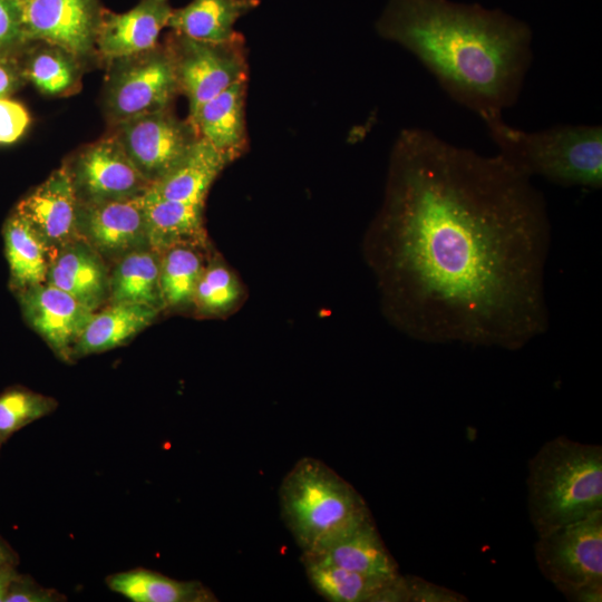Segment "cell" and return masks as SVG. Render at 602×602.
Instances as JSON below:
<instances>
[{"label":"cell","mask_w":602,"mask_h":602,"mask_svg":"<svg viewBox=\"0 0 602 602\" xmlns=\"http://www.w3.org/2000/svg\"><path fill=\"white\" fill-rule=\"evenodd\" d=\"M77 200L65 166L55 169L16 206L45 241L54 255L66 243L78 237Z\"/></svg>","instance_id":"obj_14"},{"label":"cell","mask_w":602,"mask_h":602,"mask_svg":"<svg viewBox=\"0 0 602 602\" xmlns=\"http://www.w3.org/2000/svg\"><path fill=\"white\" fill-rule=\"evenodd\" d=\"M43 43L29 56L22 76L49 96L75 91L80 85L81 61L57 46Z\"/></svg>","instance_id":"obj_28"},{"label":"cell","mask_w":602,"mask_h":602,"mask_svg":"<svg viewBox=\"0 0 602 602\" xmlns=\"http://www.w3.org/2000/svg\"><path fill=\"white\" fill-rule=\"evenodd\" d=\"M534 556L563 595L602 583V511L537 535Z\"/></svg>","instance_id":"obj_7"},{"label":"cell","mask_w":602,"mask_h":602,"mask_svg":"<svg viewBox=\"0 0 602 602\" xmlns=\"http://www.w3.org/2000/svg\"><path fill=\"white\" fill-rule=\"evenodd\" d=\"M110 591L133 602H212L214 593L196 580L182 581L136 567L106 577Z\"/></svg>","instance_id":"obj_25"},{"label":"cell","mask_w":602,"mask_h":602,"mask_svg":"<svg viewBox=\"0 0 602 602\" xmlns=\"http://www.w3.org/2000/svg\"><path fill=\"white\" fill-rule=\"evenodd\" d=\"M245 94L246 80L237 81L203 104L188 118L198 136L231 162L247 146Z\"/></svg>","instance_id":"obj_19"},{"label":"cell","mask_w":602,"mask_h":602,"mask_svg":"<svg viewBox=\"0 0 602 602\" xmlns=\"http://www.w3.org/2000/svg\"><path fill=\"white\" fill-rule=\"evenodd\" d=\"M66 595L37 583L31 576L18 573L13 579L6 602H60Z\"/></svg>","instance_id":"obj_33"},{"label":"cell","mask_w":602,"mask_h":602,"mask_svg":"<svg viewBox=\"0 0 602 602\" xmlns=\"http://www.w3.org/2000/svg\"><path fill=\"white\" fill-rule=\"evenodd\" d=\"M172 11L169 0H140L123 13L101 12L96 51L111 61L154 48Z\"/></svg>","instance_id":"obj_15"},{"label":"cell","mask_w":602,"mask_h":602,"mask_svg":"<svg viewBox=\"0 0 602 602\" xmlns=\"http://www.w3.org/2000/svg\"><path fill=\"white\" fill-rule=\"evenodd\" d=\"M2 235L11 292L46 283L54 253L16 210L6 220Z\"/></svg>","instance_id":"obj_22"},{"label":"cell","mask_w":602,"mask_h":602,"mask_svg":"<svg viewBox=\"0 0 602 602\" xmlns=\"http://www.w3.org/2000/svg\"><path fill=\"white\" fill-rule=\"evenodd\" d=\"M282 518L302 552L371 517L360 493L336 470L313 457L299 459L279 488Z\"/></svg>","instance_id":"obj_5"},{"label":"cell","mask_w":602,"mask_h":602,"mask_svg":"<svg viewBox=\"0 0 602 602\" xmlns=\"http://www.w3.org/2000/svg\"><path fill=\"white\" fill-rule=\"evenodd\" d=\"M58 401L23 386H11L0 394V453L19 430L52 414Z\"/></svg>","instance_id":"obj_29"},{"label":"cell","mask_w":602,"mask_h":602,"mask_svg":"<svg viewBox=\"0 0 602 602\" xmlns=\"http://www.w3.org/2000/svg\"><path fill=\"white\" fill-rule=\"evenodd\" d=\"M30 124L26 107L8 97L0 98V144L18 140Z\"/></svg>","instance_id":"obj_32"},{"label":"cell","mask_w":602,"mask_h":602,"mask_svg":"<svg viewBox=\"0 0 602 602\" xmlns=\"http://www.w3.org/2000/svg\"><path fill=\"white\" fill-rule=\"evenodd\" d=\"M14 295L27 324L45 340L57 358L67 363L74 362V348L94 312L47 282Z\"/></svg>","instance_id":"obj_13"},{"label":"cell","mask_w":602,"mask_h":602,"mask_svg":"<svg viewBox=\"0 0 602 602\" xmlns=\"http://www.w3.org/2000/svg\"><path fill=\"white\" fill-rule=\"evenodd\" d=\"M485 125L497 154L524 175L564 187L601 188V125L565 124L527 132L503 117Z\"/></svg>","instance_id":"obj_4"},{"label":"cell","mask_w":602,"mask_h":602,"mask_svg":"<svg viewBox=\"0 0 602 602\" xmlns=\"http://www.w3.org/2000/svg\"><path fill=\"white\" fill-rule=\"evenodd\" d=\"M19 556L13 547L0 535V570L17 567Z\"/></svg>","instance_id":"obj_37"},{"label":"cell","mask_w":602,"mask_h":602,"mask_svg":"<svg viewBox=\"0 0 602 602\" xmlns=\"http://www.w3.org/2000/svg\"><path fill=\"white\" fill-rule=\"evenodd\" d=\"M405 602H463L466 596L414 575H404Z\"/></svg>","instance_id":"obj_31"},{"label":"cell","mask_w":602,"mask_h":602,"mask_svg":"<svg viewBox=\"0 0 602 602\" xmlns=\"http://www.w3.org/2000/svg\"><path fill=\"white\" fill-rule=\"evenodd\" d=\"M21 7L25 41L57 46L80 61L96 51L98 0H26Z\"/></svg>","instance_id":"obj_11"},{"label":"cell","mask_w":602,"mask_h":602,"mask_svg":"<svg viewBox=\"0 0 602 602\" xmlns=\"http://www.w3.org/2000/svg\"><path fill=\"white\" fill-rule=\"evenodd\" d=\"M527 511L537 535L602 511V447L566 436L544 443L527 463Z\"/></svg>","instance_id":"obj_3"},{"label":"cell","mask_w":602,"mask_h":602,"mask_svg":"<svg viewBox=\"0 0 602 602\" xmlns=\"http://www.w3.org/2000/svg\"><path fill=\"white\" fill-rule=\"evenodd\" d=\"M46 282L64 290L93 312L109 300V265L79 237L56 252Z\"/></svg>","instance_id":"obj_16"},{"label":"cell","mask_w":602,"mask_h":602,"mask_svg":"<svg viewBox=\"0 0 602 602\" xmlns=\"http://www.w3.org/2000/svg\"><path fill=\"white\" fill-rule=\"evenodd\" d=\"M545 198L499 154L408 128L366 242L392 322L426 343L516 351L550 327Z\"/></svg>","instance_id":"obj_1"},{"label":"cell","mask_w":602,"mask_h":602,"mask_svg":"<svg viewBox=\"0 0 602 602\" xmlns=\"http://www.w3.org/2000/svg\"><path fill=\"white\" fill-rule=\"evenodd\" d=\"M143 195L78 205L77 235L108 265L130 252L151 247Z\"/></svg>","instance_id":"obj_12"},{"label":"cell","mask_w":602,"mask_h":602,"mask_svg":"<svg viewBox=\"0 0 602 602\" xmlns=\"http://www.w3.org/2000/svg\"><path fill=\"white\" fill-rule=\"evenodd\" d=\"M179 244L159 253V288L164 310H182L193 305L195 289L206 265L202 249Z\"/></svg>","instance_id":"obj_27"},{"label":"cell","mask_w":602,"mask_h":602,"mask_svg":"<svg viewBox=\"0 0 602 602\" xmlns=\"http://www.w3.org/2000/svg\"><path fill=\"white\" fill-rule=\"evenodd\" d=\"M108 303H130L164 310L159 288V253L151 247L126 254L109 268Z\"/></svg>","instance_id":"obj_26"},{"label":"cell","mask_w":602,"mask_h":602,"mask_svg":"<svg viewBox=\"0 0 602 602\" xmlns=\"http://www.w3.org/2000/svg\"><path fill=\"white\" fill-rule=\"evenodd\" d=\"M230 163L208 142L198 137L186 155L146 192L159 198L204 205L211 185Z\"/></svg>","instance_id":"obj_20"},{"label":"cell","mask_w":602,"mask_h":602,"mask_svg":"<svg viewBox=\"0 0 602 602\" xmlns=\"http://www.w3.org/2000/svg\"><path fill=\"white\" fill-rule=\"evenodd\" d=\"M143 200L151 249L161 253L179 244L206 245L204 205L159 198L147 192Z\"/></svg>","instance_id":"obj_24"},{"label":"cell","mask_w":602,"mask_h":602,"mask_svg":"<svg viewBox=\"0 0 602 602\" xmlns=\"http://www.w3.org/2000/svg\"><path fill=\"white\" fill-rule=\"evenodd\" d=\"M376 28L484 123L502 118L517 101L533 60L530 27L478 4L389 0Z\"/></svg>","instance_id":"obj_2"},{"label":"cell","mask_w":602,"mask_h":602,"mask_svg":"<svg viewBox=\"0 0 602 602\" xmlns=\"http://www.w3.org/2000/svg\"><path fill=\"white\" fill-rule=\"evenodd\" d=\"M64 166L80 204L130 198L149 187L113 134L84 146Z\"/></svg>","instance_id":"obj_10"},{"label":"cell","mask_w":602,"mask_h":602,"mask_svg":"<svg viewBox=\"0 0 602 602\" xmlns=\"http://www.w3.org/2000/svg\"><path fill=\"white\" fill-rule=\"evenodd\" d=\"M564 596L567 600L575 602H601L602 583L579 588L566 593Z\"/></svg>","instance_id":"obj_36"},{"label":"cell","mask_w":602,"mask_h":602,"mask_svg":"<svg viewBox=\"0 0 602 602\" xmlns=\"http://www.w3.org/2000/svg\"><path fill=\"white\" fill-rule=\"evenodd\" d=\"M18 573L17 567L0 570V602H6L9 588Z\"/></svg>","instance_id":"obj_38"},{"label":"cell","mask_w":602,"mask_h":602,"mask_svg":"<svg viewBox=\"0 0 602 602\" xmlns=\"http://www.w3.org/2000/svg\"><path fill=\"white\" fill-rule=\"evenodd\" d=\"M258 4L259 0H192L173 9L167 27L194 40L227 42L240 36L235 22Z\"/></svg>","instance_id":"obj_23"},{"label":"cell","mask_w":602,"mask_h":602,"mask_svg":"<svg viewBox=\"0 0 602 602\" xmlns=\"http://www.w3.org/2000/svg\"><path fill=\"white\" fill-rule=\"evenodd\" d=\"M312 588L331 602H405L404 575L380 577L301 555Z\"/></svg>","instance_id":"obj_18"},{"label":"cell","mask_w":602,"mask_h":602,"mask_svg":"<svg viewBox=\"0 0 602 602\" xmlns=\"http://www.w3.org/2000/svg\"><path fill=\"white\" fill-rule=\"evenodd\" d=\"M21 3L25 2L26 0H19Z\"/></svg>","instance_id":"obj_39"},{"label":"cell","mask_w":602,"mask_h":602,"mask_svg":"<svg viewBox=\"0 0 602 602\" xmlns=\"http://www.w3.org/2000/svg\"><path fill=\"white\" fill-rule=\"evenodd\" d=\"M301 555L372 576L401 574L372 516Z\"/></svg>","instance_id":"obj_17"},{"label":"cell","mask_w":602,"mask_h":602,"mask_svg":"<svg viewBox=\"0 0 602 602\" xmlns=\"http://www.w3.org/2000/svg\"><path fill=\"white\" fill-rule=\"evenodd\" d=\"M129 159L152 185L165 176L200 137L193 124L169 108L136 116L114 125Z\"/></svg>","instance_id":"obj_9"},{"label":"cell","mask_w":602,"mask_h":602,"mask_svg":"<svg viewBox=\"0 0 602 602\" xmlns=\"http://www.w3.org/2000/svg\"><path fill=\"white\" fill-rule=\"evenodd\" d=\"M104 106L116 125L126 119L169 108L181 93L172 54L166 46L109 61Z\"/></svg>","instance_id":"obj_6"},{"label":"cell","mask_w":602,"mask_h":602,"mask_svg":"<svg viewBox=\"0 0 602 602\" xmlns=\"http://www.w3.org/2000/svg\"><path fill=\"white\" fill-rule=\"evenodd\" d=\"M25 41L19 0H0V49Z\"/></svg>","instance_id":"obj_34"},{"label":"cell","mask_w":602,"mask_h":602,"mask_svg":"<svg viewBox=\"0 0 602 602\" xmlns=\"http://www.w3.org/2000/svg\"><path fill=\"white\" fill-rule=\"evenodd\" d=\"M179 90L188 99L192 118L200 107L233 84L247 79V62L241 36L214 43L173 31L167 40Z\"/></svg>","instance_id":"obj_8"},{"label":"cell","mask_w":602,"mask_h":602,"mask_svg":"<svg viewBox=\"0 0 602 602\" xmlns=\"http://www.w3.org/2000/svg\"><path fill=\"white\" fill-rule=\"evenodd\" d=\"M242 291L232 271L219 261L206 263L197 282L193 307L202 315H221L232 310Z\"/></svg>","instance_id":"obj_30"},{"label":"cell","mask_w":602,"mask_h":602,"mask_svg":"<svg viewBox=\"0 0 602 602\" xmlns=\"http://www.w3.org/2000/svg\"><path fill=\"white\" fill-rule=\"evenodd\" d=\"M158 313L143 304L107 303L94 312L74 348V359L126 344L151 326Z\"/></svg>","instance_id":"obj_21"},{"label":"cell","mask_w":602,"mask_h":602,"mask_svg":"<svg viewBox=\"0 0 602 602\" xmlns=\"http://www.w3.org/2000/svg\"><path fill=\"white\" fill-rule=\"evenodd\" d=\"M20 84L16 68L6 60H0V98L7 97Z\"/></svg>","instance_id":"obj_35"}]
</instances>
